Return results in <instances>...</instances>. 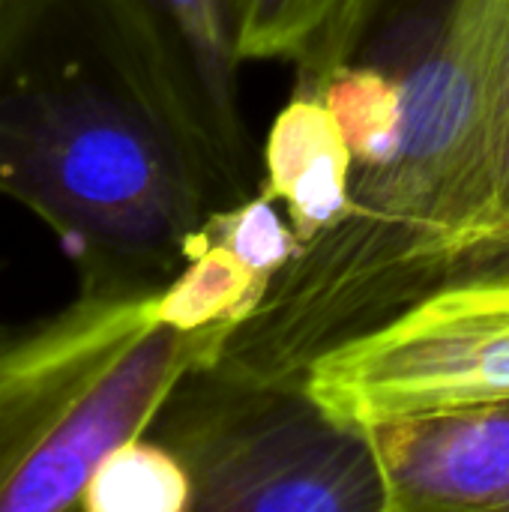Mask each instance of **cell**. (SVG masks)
Returning <instances> with one entry per match:
<instances>
[{
    "label": "cell",
    "mask_w": 509,
    "mask_h": 512,
    "mask_svg": "<svg viewBox=\"0 0 509 512\" xmlns=\"http://www.w3.org/2000/svg\"><path fill=\"white\" fill-rule=\"evenodd\" d=\"M243 60H294V93H315L357 57L375 0H234Z\"/></svg>",
    "instance_id": "obj_9"
},
{
    "label": "cell",
    "mask_w": 509,
    "mask_h": 512,
    "mask_svg": "<svg viewBox=\"0 0 509 512\" xmlns=\"http://www.w3.org/2000/svg\"><path fill=\"white\" fill-rule=\"evenodd\" d=\"M402 3H408V0H375V9H372V24H369V30L384 18V15H390V12H396ZM369 36V33H366Z\"/></svg>",
    "instance_id": "obj_15"
},
{
    "label": "cell",
    "mask_w": 509,
    "mask_h": 512,
    "mask_svg": "<svg viewBox=\"0 0 509 512\" xmlns=\"http://www.w3.org/2000/svg\"><path fill=\"white\" fill-rule=\"evenodd\" d=\"M387 512H509V399L369 426Z\"/></svg>",
    "instance_id": "obj_7"
},
{
    "label": "cell",
    "mask_w": 509,
    "mask_h": 512,
    "mask_svg": "<svg viewBox=\"0 0 509 512\" xmlns=\"http://www.w3.org/2000/svg\"><path fill=\"white\" fill-rule=\"evenodd\" d=\"M186 126L219 207L258 192L234 0H117Z\"/></svg>",
    "instance_id": "obj_6"
},
{
    "label": "cell",
    "mask_w": 509,
    "mask_h": 512,
    "mask_svg": "<svg viewBox=\"0 0 509 512\" xmlns=\"http://www.w3.org/2000/svg\"><path fill=\"white\" fill-rule=\"evenodd\" d=\"M351 426L509 399V249L477 258L303 375Z\"/></svg>",
    "instance_id": "obj_5"
},
{
    "label": "cell",
    "mask_w": 509,
    "mask_h": 512,
    "mask_svg": "<svg viewBox=\"0 0 509 512\" xmlns=\"http://www.w3.org/2000/svg\"><path fill=\"white\" fill-rule=\"evenodd\" d=\"M192 480V512H387L369 429L342 423L303 381L192 369L144 432Z\"/></svg>",
    "instance_id": "obj_4"
},
{
    "label": "cell",
    "mask_w": 509,
    "mask_h": 512,
    "mask_svg": "<svg viewBox=\"0 0 509 512\" xmlns=\"http://www.w3.org/2000/svg\"><path fill=\"white\" fill-rule=\"evenodd\" d=\"M509 48V0H408L354 60L402 90L396 159L354 174L351 207L273 279L225 339L216 369L303 381L339 342L381 324L453 273L450 225L474 168Z\"/></svg>",
    "instance_id": "obj_2"
},
{
    "label": "cell",
    "mask_w": 509,
    "mask_h": 512,
    "mask_svg": "<svg viewBox=\"0 0 509 512\" xmlns=\"http://www.w3.org/2000/svg\"><path fill=\"white\" fill-rule=\"evenodd\" d=\"M267 288L270 282L252 273L234 249L201 228L186 264L159 291L156 315L177 330L237 327L258 309Z\"/></svg>",
    "instance_id": "obj_11"
},
{
    "label": "cell",
    "mask_w": 509,
    "mask_h": 512,
    "mask_svg": "<svg viewBox=\"0 0 509 512\" xmlns=\"http://www.w3.org/2000/svg\"><path fill=\"white\" fill-rule=\"evenodd\" d=\"M504 249H509V48L483 123L480 150L450 225L453 273Z\"/></svg>",
    "instance_id": "obj_10"
},
{
    "label": "cell",
    "mask_w": 509,
    "mask_h": 512,
    "mask_svg": "<svg viewBox=\"0 0 509 512\" xmlns=\"http://www.w3.org/2000/svg\"><path fill=\"white\" fill-rule=\"evenodd\" d=\"M159 291H78L48 318L0 327V512L78 510L99 462L216 363L234 327L177 330L156 315Z\"/></svg>",
    "instance_id": "obj_3"
},
{
    "label": "cell",
    "mask_w": 509,
    "mask_h": 512,
    "mask_svg": "<svg viewBox=\"0 0 509 512\" xmlns=\"http://www.w3.org/2000/svg\"><path fill=\"white\" fill-rule=\"evenodd\" d=\"M78 510L192 512V480L168 447L141 435L99 462Z\"/></svg>",
    "instance_id": "obj_13"
},
{
    "label": "cell",
    "mask_w": 509,
    "mask_h": 512,
    "mask_svg": "<svg viewBox=\"0 0 509 512\" xmlns=\"http://www.w3.org/2000/svg\"><path fill=\"white\" fill-rule=\"evenodd\" d=\"M321 99L354 153V174L381 171L396 159L402 141V90L390 72L369 60H348L327 78Z\"/></svg>",
    "instance_id": "obj_12"
},
{
    "label": "cell",
    "mask_w": 509,
    "mask_h": 512,
    "mask_svg": "<svg viewBox=\"0 0 509 512\" xmlns=\"http://www.w3.org/2000/svg\"><path fill=\"white\" fill-rule=\"evenodd\" d=\"M261 165L258 189L285 204L303 246L345 219L354 186V153L321 96H291L267 132Z\"/></svg>",
    "instance_id": "obj_8"
},
{
    "label": "cell",
    "mask_w": 509,
    "mask_h": 512,
    "mask_svg": "<svg viewBox=\"0 0 509 512\" xmlns=\"http://www.w3.org/2000/svg\"><path fill=\"white\" fill-rule=\"evenodd\" d=\"M204 231L234 249L240 261L270 285L303 252L294 225L279 216L276 201L261 189L237 204L210 210Z\"/></svg>",
    "instance_id": "obj_14"
},
{
    "label": "cell",
    "mask_w": 509,
    "mask_h": 512,
    "mask_svg": "<svg viewBox=\"0 0 509 512\" xmlns=\"http://www.w3.org/2000/svg\"><path fill=\"white\" fill-rule=\"evenodd\" d=\"M0 198L48 225L78 291H159L219 207L117 0H0Z\"/></svg>",
    "instance_id": "obj_1"
}]
</instances>
